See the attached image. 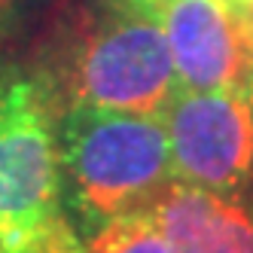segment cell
Listing matches in <instances>:
<instances>
[{
    "label": "cell",
    "mask_w": 253,
    "mask_h": 253,
    "mask_svg": "<svg viewBox=\"0 0 253 253\" xmlns=\"http://www.w3.org/2000/svg\"><path fill=\"white\" fill-rule=\"evenodd\" d=\"M58 153L67 211L83 238L150 208L177 180L165 116L67 104L58 113Z\"/></svg>",
    "instance_id": "cell-1"
},
{
    "label": "cell",
    "mask_w": 253,
    "mask_h": 253,
    "mask_svg": "<svg viewBox=\"0 0 253 253\" xmlns=\"http://www.w3.org/2000/svg\"><path fill=\"white\" fill-rule=\"evenodd\" d=\"M0 253H85L64 198L49 83L0 70Z\"/></svg>",
    "instance_id": "cell-2"
},
{
    "label": "cell",
    "mask_w": 253,
    "mask_h": 253,
    "mask_svg": "<svg viewBox=\"0 0 253 253\" xmlns=\"http://www.w3.org/2000/svg\"><path fill=\"white\" fill-rule=\"evenodd\" d=\"M88 25L64 61L67 104L162 116L180 92L171 43L153 15L98 0Z\"/></svg>",
    "instance_id": "cell-3"
},
{
    "label": "cell",
    "mask_w": 253,
    "mask_h": 253,
    "mask_svg": "<svg viewBox=\"0 0 253 253\" xmlns=\"http://www.w3.org/2000/svg\"><path fill=\"white\" fill-rule=\"evenodd\" d=\"M162 116L177 180L226 195H253V85L180 88Z\"/></svg>",
    "instance_id": "cell-4"
},
{
    "label": "cell",
    "mask_w": 253,
    "mask_h": 253,
    "mask_svg": "<svg viewBox=\"0 0 253 253\" xmlns=\"http://www.w3.org/2000/svg\"><path fill=\"white\" fill-rule=\"evenodd\" d=\"M150 15L171 43L180 88L220 92L253 85L250 31L226 0H156Z\"/></svg>",
    "instance_id": "cell-5"
},
{
    "label": "cell",
    "mask_w": 253,
    "mask_h": 253,
    "mask_svg": "<svg viewBox=\"0 0 253 253\" xmlns=\"http://www.w3.org/2000/svg\"><path fill=\"white\" fill-rule=\"evenodd\" d=\"M147 211L177 253H253V195L171 180Z\"/></svg>",
    "instance_id": "cell-6"
},
{
    "label": "cell",
    "mask_w": 253,
    "mask_h": 253,
    "mask_svg": "<svg viewBox=\"0 0 253 253\" xmlns=\"http://www.w3.org/2000/svg\"><path fill=\"white\" fill-rule=\"evenodd\" d=\"M85 253H177L153 213L143 208L116 216L85 238Z\"/></svg>",
    "instance_id": "cell-7"
},
{
    "label": "cell",
    "mask_w": 253,
    "mask_h": 253,
    "mask_svg": "<svg viewBox=\"0 0 253 253\" xmlns=\"http://www.w3.org/2000/svg\"><path fill=\"white\" fill-rule=\"evenodd\" d=\"M104 3H110V6H122V9H134V12L150 15V6L156 3V0H104Z\"/></svg>",
    "instance_id": "cell-8"
},
{
    "label": "cell",
    "mask_w": 253,
    "mask_h": 253,
    "mask_svg": "<svg viewBox=\"0 0 253 253\" xmlns=\"http://www.w3.org/2000/svg\"><path fill=\"white\" fill-rule=\"evenodd\" d=\"M226 3L241 15L244 22H250V15H253V0H226Z\"/></svg>",
    "instance_id": "cell-9"
},
{
    "label": "cell",
    "mask_w": 253,
    "mask_h": 253,
    "mask_svg": "<svg viewBox=\"0 0 253 253\" xmlns=\"http://www.w3.org/2000/svg\"><path fill=\"white\" fill-rule=\"evenodd\" d=\"M3 3L6 0H0V9H3ZM0 40H3V15H0Z\"/></svg>",
    "instance_id": "cell-10"
}]
</instances>
